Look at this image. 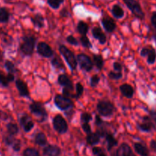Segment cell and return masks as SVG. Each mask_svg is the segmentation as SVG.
Returning a JSON list of instances; mask_svg holds the SVG:
<instances>
[{
	"label": "cell",
	"mask_w": 156,
	"mask_h": 156,
	"mask_svg": "<svg viewBox=\"0 0 156 156\" xmlns=\"http://www.w3.org/2000/svg\"><path fill=\"white\" fill-rule=\"evenodd\" d=\"M92 120V115L89 113L84 112L81 114V120L82 123H89Z\"/></svg>",
	"instance_id": "39"
},
{
	"label": "cell",
	"mask_w": 156,
	"mask_h": 156,
	"mask_svg": "<svg viewBox=\"0 0 156 156\" xmlns=\"http://www.w3.org/2000/svg\"><path fill=\"white\" fill-rule=\"evenodd\" d=\"M101 140V136L98 132L96 133H90L88 134L86 137L87 143L90 146H95L98 143H99Z\"/></svg>",
	"instance_id": "18"
},
{
	"label": "cell",
	"mask_w": 156,
	"mask_h": 156,
	"mask_svg": "<svg viewBox=\"0 0 156 156\" xmlns=\"http://www.w3.org/2000/svg\"><path fill=\"white\" fill-rule=\"evenodd\" d=\"M145 120V122L143 123H140L138 124V128L143 132H146V133H149L150 132L151 130L153 128V124L152 123V122H150L149 120V117H145L143 118Z\"/></svg>",
	"instance_id": "21"
},
{
	"label": "cell",
	"mask_w": 156,
	"mask_h": 156,
	"mask_svg": "<svg viewBox=\"0 0 156 156\" xmlns=\"http://www.w3.org/2000/svg\"><path fill=\"white\" fill-rule=\"evenodd\" d=\"M103 123V120H101V118L100 117V116L97 115L95 117V125L96 126H101V125Z\"/></svg>",
	"instance_id": "47"
},
{
	"label": "cell",
	"mask_w": 156,
	"mask_h": 156,
	"mask_svg": "<svg viewBox=\"0 0 156 156\" xmlns=\"http://www.w3.org/2000/svg\"><path fill=\"white\" fill-rule=\"evenodd\" d=\"M69 12L66 9H63L60 11V16L62 17V18H66V17L69 16Z\"/></svg>",
	"instance_id": "48"
},
{
	"label": "cell",
	"mask_w": 156,
	"mask_h": 156,
	"mask_svg": "<svg viewBox=\"0 0 156 156\" xmlns=\"http://www.w3.org/2000/svg\"><path fill=\"white\" fill-rule=\"evenodd\" d=\"M64 2V0H47V4L53 9H58Z\"/></svg>",
	"instance_id": "33"
},
{
	"label": "cell",
	"mask_w": 156,
	"mask_h": 156,
	"mask_svg": "<svg viewBox=\"0 0 156 156\" xmlns=\"http://www.w3.org/2000/svg\"><path fill=\"white\" fill-rule=\"evenodd\" d=\"M35 144L40 146H44L47 144V139L45 134L43 132H40L36 134L34 137Z\"/></svg>",
	"instance_id": "23"
},
{
	"label": "cell",
	"mask_w": 156,
	"mask_h": 156,
	"mask_svg": "<svg viewBox=\"0 0 156 156\" xmlns=\"http://www.w3.org/2000/svg\"><path fill=\"white\" fill-rule=\"evenodd\" d=\"M76 94L75 95V98H79V97L82 95L84 92V87L80 82H78L76 83Z\"/></svg>",
	"instance_id": "36"
},
{
	"label": "cell",
	"mask_w": 156,
	"mask_h": 156,
	"mask_svg": "<svg viewBox=\"0 0 156 156\" xmlns=\"http://www.w3.org/2000/svg\"><path fill=\"white\" fill-rule=\"evenodd\" d=\"M2 59H3V54H2V53L0 51V62H1V61H2Z\"/></svg>",
	"instance_id": "52"
},
{
	"label": "cell",
	"mask_w": 156,
	"mask_h": 156,
	"mask_svg": "<svg viewBox=\"0 0 156 156\" xmlns=\"http://www.w3.org/2000/svg\"><path fill=\"white\" fill-rule=\"evenodd\" d=\"M105 137L107 142V148H108V151H111L113 148L117 146V144H118V141L116 140L115 137L112 134L106 133Z\"/></svg>",
	"instance_id": "20"
},
{
	"label": "cell",
	"mask_w": 156,
	"mask_h": 156,
	"mask_svg": "<svg viewBox=\"0 0 156 156\" xmlns=\"http://www.w3.org/2000/svg\"><path fill=\"white\" fill-rule=\"evenodd\" d=\"M34 127V122L31 121L30 120H28V121H27V123H26L25 124L22 126L23 129H24V132H26V133L30 132V131Z\"/></svg>",
	"instance_id": "41"
},
{
	"label": "cell",
	"mask_w": 156,
	"mask_h": 156,
	"mask_svg": "<svg viewBox=\"0 0 156 156\" xmlns=\"http://www.w3.org/2000/svg\"><path fill=\"white\" fill-rule=\"evenodd\" d=\"M30 120V117H29L27 114H24L22 116H21V118H20V124H21V126H23L27 121H28V120Z\"/></svg>",
	"instance_id": "44"
},
{
	"label": "cell",
	"mask_w": 156,
	"mask_h": 156,
	"mask_svg": "<svg viewBox=\"0 0 156 156\" xmlns=\"http://www.w3.org/2000/svg\"><path fill=\"white\" fill-rule=\"evenodd\" d=\"M5 68L6 69L8 73H13V74H15V73H17V69L15 68L13 62H11L10 60H6L5 62Z\"/></svg>",
	"instance_id": "31"
},
{
	"label": "cell",
	"mask_w": 156,
	"mask_h": 156,
	"mask_svg": "<svg viewBox=\"0 0 156 156\" xmlns=\"http://www.w3.org/2000/svg\"><path fill=\"white\" fill-rule=\"evenodd\" d=\"M97 111L102 117H108L113 115L115 107L109 101H100L97 105Z\"/></svg>",
	"instance_id": "4"
},
{
	"label": "cell",
	"mask_w": 156,
	"mask_h": 156,
	"mask_svg": "<svg viewBox=\"0 0 156 156\" xmlns=\"http://www.w3.org/2000/svg\"><path fill=\"white\" fill-rule=\"evenodd\" d=\"M123 77V73L122 72H114L111 71L108 73V78L113 80H119V79H122Z\"/></svg>",
	"instance_id": "35"
},
{
	"label": "cell",
	"mask_w": 156,
	"mask_h": 156,
	"mask_svg": "<svg viewBox=\"0 0 156 156\" xmlns=\"http://www.w3.org/2000/svg\"><path fill=\"white\" fill-rule=\"evenodd\" d=\"M140 54L142 56H147V62L149 64L155 63L156 60V52L152 47H144L142 49Z\"/></svg>",
	"instance_id": "10"
},
{
	"label": "cell",
	"mask_w": 156,
	"mask_h": 156,
	"mask_svg": "<svg viewBox=\"0 0 156 156\" xmlns=\"http://www.w3.org/2000/svg\"><path fill=\"white\" fill-rule=\"evenodd\" d=\"M10 82L9 81L7 75H5L2 71H0V85L3 88H6L9 85Z\"/></svg>",
	"instance_id": "32"
},
{
	"label": "cell",
	"mask_w": 156,
	"mask_h": 156,
	"mask_svg": "<svg viewBox=\"0 0 156 156\" xmlns=\"http://www.w3.org/2000/svg\"><path fill=\"white\" fill-rule=\"evenodd\" d=\"M77 31L81 35H86V34L88 33V24L85 22V21H80L77 24Z\"/></svg>",
	"instance_id": "27"
},
{
	"label": "cell",
	"mask_w": 156,
	"mask_h": 156,
	"mask_svg": "<svg viewBox=\"0 0 156 156\" xmlns=\"http://www.w3.org/2000/svg\"><path fill=\"white\" fill-rule=\"evenodd\" d=\"M113 68L116 72H122V65L120 62H115L113 64Z\"/></svg>",
	"instance_id": "46"
},
{
	"label": "cell",
	"mask_w": 156,
	"mask_h": 156,
	"mask_svg": "<svg viewBox=\"0 0 156 156\" xmlns=\"http://www.w3.org/2000/svg\"><path fill=\"white\" fill-rule=\"evenodd\" d=\"M53 126L59 134H65L68 131V123L60 114H57L53 119Z\"/></svg>",
	"instance_id": "5"
},
{
	"label": "cell",
	"mask_w": 156,
	"mask_h": 156,
	"mask_svg": "<svg viewBox=\"0 0 156 156\" xmlns=\"http://www.w3.org/2000/svg\"><path fill=\"white\" fill-rule=\"evenodd\" d=\"M46 156H61V149L56 145H48L43 150Z\"/></svg>",
	"instance_id": "13"
},
{
	"label": "cell",
	"mask_w": 156,
	"mask_h": 156,
	"mask_svg": "<svg viewBox=\"0 0 156 156\" xmlns=\"http://www.w3.org/2000/svg\"><path fill=\"white\" fill-rule=\"evenodd\" d=\"M15 140H16L15 139L14 136L9 135V134L8 136H4V138H3V141H4L5 144L8 146H12V145L14 144Z\"/></svg>",
	"instance_id": "37"
},
{
	"label": "cell",
	"mask_w": 156,
	"mask_h": 156,
	"mask_svg": "<svg viewBox=\"0 0 156 156\" xmlns=\"http://www.w3.org/2000/svg\"><path fill=\"white\" fill-rule=\"evenodd\" d=\"M66 41L69 43V44L73 46H78L79 45V42L76 40V38H75L73 35H69L66 37Z\"/></svg>",
	"instance_id": "42"
},
{
	"label": "cell",
	"mask_w": 156,
	"mask_h": 156,
	"mask_svg": "<svg viewBox=\"0 0 156 156\" xmlns=\"http://www.w3.org/2000/svg\"><path fill=\"white\" fill-rule=\"evenodd\" d=\"M82 129H83V131L85 133H86L87 134H89L90 133H91V126L88 124V123H83L82 124Z\"/></svg>",
	"instance_id": "45"
},
{
	"label": "cell",
	"mask_w": 156,
	"mask_h": 156,
	"mask_svg": "<svg viewBox=\"0 0 156 156\" xmlns=\"http://www.w3.org/2000/svg\"><path fill=\"white\" fill-rule=\"evenodd\" d=\"M116 156H136L127 143H122L116 151Z\"/></svg>",
	"instance_id": "12"
},
{
	"label": "cell",
	"mask_w": 156,
	"mask_h": 156,
	"mask_svg": "<svg viewBox=\"0 0 156 156\" xmlns=\"http://www.w3.org/2000/svg\"><path fill=\"white\" fill-rule=\"evenodd\" d=\"M80 42L82 47H85V48H91L92 47V44L90 42L89 39L86 35H82L80 37Z\"/></svg>",
	"instance_id": "34"
},
{
	"label": "cell",
	"mask_w": 156,
	"mask_h": 156,
	"mask_svg": "<svg viewBox=\"0 0 156 156\" xmlns=\"http://www.w3.org/2000/svg\"><path fill=\"white\" fill-rule=\"evenodd\" d=\"M119 89H120L121 94L127 98H132L134 94L133 88L129 84H123V85H120Z\"/></svg>",
	"instance_id": "17"
},
{
	"label": "cell",
	"mask_w": 156,
	"mask_h": 156,
	"mask_svg": "<svg viewBox=\"0 0 156 156\" xmlns=\"http://www.w3.org/2000/svg\"><path fill=\"white\" fill-rule=\"evenodd\" d=\"M76 59H77V62L79 63V66L82 70L87 72V73L92 70L94 64H93L91 58L88 55L85 54V53H80L76 56Z\"/></svg>",
	"instance_id": "8"
},
{
	"label": "cell",
	"mask_w": 156,
	"mask_h": 156,
	"mask_svg": "<svg viewBox=\"0 0 156 156\" xmlns=\"http://www.w3.org/2000/svg\"><path fill=\"white\" fill-rule=\"evenodd\" d=\"M92 152L95 156H108L101 148L98 147V146H94L92 148Z\"/></svg>",
	"instance_id": "38"
},
{
	"label": "cell",
	"mask_w": 156,
	"mask_h": 156,
	"mask_svg": "<svg viewBox=\"0 0 156 156\" xmlns=\"http://www.w3.org/2000/svg\"><path fill=\"white\" fill-rule=\"evenodd\" d=\"M6 129H7L8 133L9 135L15 136L19 132V129H18V125L13 123H9L6 125Z\"/></svg>",
	"instance_id": "28"
},
{
	"label": "cell",
	"mask_w": 156,
	"mask_h": 156,
	"mask_svg": "<svg viewBox=\"0 0 156 156\" xmlns=\"http://www.w3.org/2000/svg\"><path fill=\"white\" fill-rule=\"evenodd\" d=\"M134 149L140 156H149V151L146 146L140 143H134Z\"/></svg>",
	"instance_id": "19"
},
{
	"label": "cell",
	"mask_w": 156,
	"mask_h": 156,
	"mask_svg": "<svg viewBox=\"0 0 156 156\" xmlns=\"http://www.w3.org/2000/svg\"><path fill=\"white\" fill-rule=\"evenodd\" d=\"M59 53L62 54L63 58L65 59L66 62H67L68 66L72 70H75L77 68V59H76V56L72 52L69 48H67L66 46L60 45L59 47Z\"/></svg>",
	"instance_id": "2"
},
{
	"label": "cell",
	"mask_w": 156,
	"mask_h": 156,
	"mask_svg": "<svg viewBox=\"0 0 156 156\" xmlns=\"http://www.w3.org/2000/svg\"><path fill=\"white\" fill-rule=\"evenodd\" d=\"M30 112L38 118L39 122H44L48 118V114L44 105L41 102L34 101L29 105Z\"/></svg>",
	"instance_id": "3"
},
{
	"label": "cell",
	"mask_w": 156,
	"mask_h": 156,
	"mask_svg": "<svg viewBox=\"0 0 156 156\" xmlns=\"http://www.w3.org/2000/svg\"><path fill=\"white\" fill-rule=\"evenodd\" d=\"M151 22H152V24L153 25V27L156 28V12H154L152 14V16L151 18Z\"/></svg>",
	"instance_id": "49"
},
{
	"label": "cell",
	"mask_w": 156,
	"mask_h": 156,
	"mask_svg": "<svg viewBox=\"0 0 156 156\" xmlns=\"http://www.w3.org/2000/svg\"><path fill=\"white\" fill-rule=\"evenodd\" d=\"M151 115H152V120H153V121L155 122V123L156 124V112H152L151 113Z\"/></svg>",
	"instance_id": "51"
},
{
	"label": "cell",
	"mask_w": 156,
	"mask_h": 156,
	"mask_svg": "<svg viewBox=\"0 0 156 156\" xmlns=\"http://www.w3.org/2000/svg\"><path fill=\"white\" fill-rule=\"evenodd\" d=\"M111 13L115 18H122L124 16V11L119 5H114L113 6Z\"/></svg>",
	"instance_id": "24"
},
{
	"label": "cell",
	"mask_w": 156,
	"mask_h": 156,
	"mask_svg": "<svg viewBox=\"0 0 156 156\" xmlns=\"http://www.w3.org/2000/svg\"><path fill=\"white\" fill-rule=\"evenodd\" d=\"M58 83L66 89L70 90V91L73 90V82L66 74H61L58 76Z\"/></svg>",
	"instance_id": "15"
},
{
	"label": "cell",
	"mask_w": 156,
	"mask_h": 156,
	"mask_svg": "<svg viewBox=\"0 0 156 156\" xmlns=\"http://www.w3.org/2000/svg\"><path fill=\"white\" fill-rule=\"evenodd\" d=\"M54 104L61 111H66L73 107V102L71 99L64 95L56 94L54 98Z\"/></svg>",
	"instance_id": "6"
},
{
	"label": "cell",
	"mask_w": 156,
	"mask_h": 156,
	"mask_svg": "<svg viewBox=\"0 0 156 156\" xmlns=\"http://www.w3.org/2000/svg\"><path fill=\"white\" fill-rule=\"evenodd\" d=\"M15 86H16L21 97L29 98L30 92H29L28 86L25 82L21 80V79H17L16 82H15Z\"/></svg>",
	"instance_id": "11"
},
{
	"label": "cell",
	"mask_w": 156,
	"mask_h": 156,
	"mask_svg": "<svg viewBox=\"0 0 156 156\" xmlns=\"http://www.w3.org/2000/svg\"><path fill=\"white\" fill-rule=\"evenodd\" d=\"M150 147L153 151L156 152V142L155 140H152L150 143Z\"/></svg>",
	"instance_id": "50"
},
{
	"label": "cell",
	"mask_w": 156,
	"mask_h": 156,
	"mask_svg": "<svg viewBox=\"0 0 156 156\" xmlns=\"http://www.w3.org/2000/svg\"><path fill=\"white\" fill-rule=\"evenodd\" d=\"M101 23L105 30L109 32V33H112L117 28V24H116L115 21L113 18H109V17L104 18L101 20Z\"/></svg>",
	"instance_id": "14"
},
{
	"label": "cell",
	"mask_w": 156,
	"mask_h": 156,
	"mask_svg": "<svg viewBox=\"0 0 156 156\" xmlns=\"http://www.w3.org/2000/svg\"><path fill=\"white\" fill-rule=\"evenodd\" d=\"M31 22L34 25V27L41 29L44 27V18L41 14H36L34 17L31 18Z\"/></svg>",
	"instance_id": "22"
},
{
	"label": "cell",
	"mask_w": 156,
	"mask_h": 156,
	"mask_svg": "<svg viewBox=\"0 0 156 156\" xmlns=\"http://www.w3.org/2000/svg\"><path fill=\"white\" fill-rule=\"evenodd\" d=\"M91 34L94 38L97 39L99 41V44H105L107 42V37L102 31L101 28L99 27H94L91 30Z\"/></svg>",
	"instance_id": "16"
},
{
	"label": "cell",
	"mask_w": 156,
	"mask_h": 156,
	"mask_svg": "<svg viewBox=\"0 0 156 156\" xmlns=\"http://www.w3.org/2000/svg\"><path fill=\"white\" fill-rule=\"evenodd\" d=\"M52 66H53L54 68L58 69H64V65L62 63V60L60 59V58L58 57L57 56H56L55 57L53 58V59L51 60Z\"/></svg>",
	"instance_id": "29"
},
{
	"label": "cell",
	"mask_w": 156,
	"mask_h": 156,
	"mask_svg": "<svg viewBox=\"0 0 156 156\" xmlns=\"http://www.w3.org/2000/svg\"><path fill=\"white\" fill-rule=\"evenodd\" d=\"M36 38L33 36H24L22 39V43L20 46V50L22 54L26 56H31L34 50Z\"/></svg>",
	"instance_id": "1"
},
{
	"label": "cell",
	"mask_w": 156,
	"mask_h": 156,
	"mask_svg": "<svg viewBox=\"0 0 156 156\" xmlns=\"http://www.w3.org/2000/svg\"><path fill=\"white\" fill-rule=\"evenodd\" d=\"M22 156H40V153L36 149L27 148L23 152Z\"/></svg>",
	"instance_id": "30"
},
{
	"label": "cell",
	"mask_w": 156,
	"mask_h": 156,
	"mask_svg": "<svg viewBox=\"0 0 156 156\" xmlns=\"http://www.w3.org/2000/svg\"><path fill=\"white\" fill-rule=\"evenodd\" d=\"M93 59H94V62L96 68L98 70H101L104 67V64H105L104 59L101 55L94 54L93 55Z\"/></svg>",
	"instance_id": "26"
},
{
	"label": "cell",
	"mask_w": 156,
	"mask_h": 156,
	"mask_svg": "<svg viewBox=\"0 0 156 156\" xmlns=\"http://www.w3.org/2000/svg\"><path fill=\"white\" fill-rule=\"evenodd\" d=\"M12 147L15 152H19V151L21 150V141H20V140H16L15 143H14V144L12 145Z\"/></svg>",
	"instance_id": "43"
},
{
	"label": "cell",
	"mask_w": 156,
	"mask_h": 156,
	"mask_svg": "<svg viewBox=\"0 0 156 156\" xmlns=\"http://www.w3.org/2000/svg\"><path fill=\"white\" fill-rule=\"evenodd\" d=\"M126 5L128 9L132 12V13L135 15L136 18L140 19H143L145 17V14L140 6V3L136 0H123Z\"/></svg>",
	"instance_id": "7"
},
{
	"label": "cell",
	"mask_w": 156,
	"mask_h": 156,
	"mask_svg": "<svg viewBox=\"0 0 156 156\" xmlns=\"http://www.w3.org/2000/svg\"><path fill=\"white\" fill-rule=\"evenodd\" d=\"M99 82H100V77L98 75H94L93 76H91V79H90V85L92 88H94L98 85Z\"/></svg>",
	"instance_id": "40"
},
{
	"label": "cell",
	"mask_w": 156,
	"mask_h": 156,
	"mask_svg": "<svg viewBox=\"0 0 156 156\" xmlns=\"http://www.w3.org/2000/svg\"><path fill=\"white\" fill-rule=\"evenodd\" d=\"M10 13L5 7H0V23H7L9 21Z\"/></svg>",
	"instance_id": "25"
},
{
	"label": "cell",
	"mask_w": 156,
	"mask_h": 156,
	"mask_svg": "<svg viewBox=\"0 0 156 156\" xmlns=\"http://www.w3.org/2000/svg\"><path fill=\"white\" fill-rule=\"evenodd\" d=\"M37 51L40 56L44 58H50L53 56L54 53L50 46L45 42H40L37 46Z\"/></svg>",
	"instance_id": "9"
}]
</instances>
